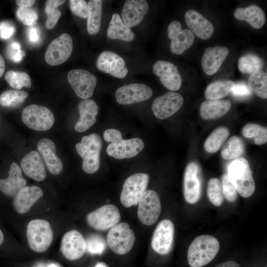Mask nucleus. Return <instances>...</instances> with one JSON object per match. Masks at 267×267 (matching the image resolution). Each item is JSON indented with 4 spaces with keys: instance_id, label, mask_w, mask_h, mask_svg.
I'll return each mask as SVG.
<instances>
[{
    "instance_id": "37998d69",
    "label": "nucleus",
    "mask_w": 267,
    "mask_h": 267,
    "mask_svg": "<svg viewBox=\"0 0 267 267\" xmlns=\"http://www.w3.org/2000/svg\"><path fill=\"white\" fill-rule=\"evenodd\" d=\"M86 241L87 250L90 254H101L106 248L105 240L98 234H91L87 237Z\"/></svg>"
},
{
    "instance_id": "6e6d98bb",
    "label": "nucleus",
    "mask_w": 267,
    "mask_h": 267,
    "mask_svg": "<svg viewBox=\"0 0 267 267\" xmlns=\"http://www.w3.org/2000/svg\"><path fill=\"white\" fill-rule=\"evenodd\" d=\"M5 70V62L3 57L0 54V78L3 75Z\"/></svg>"
},
{
    "instance_id": "3c124183",
    "label": "nucleus",
    "mask_w": 267,
    "mask_h": 267,
    "mask_svg": "<svg viewBox=\"0 0 267 267\" xmlns=\"http://www.w3.org/2000/svg\"><path fill=\"white\" fill-rule=\"evenodd\" d=\"M103 137L106 141L111 143L123 139L122 133L115 129L105 130L103 133Z\"/></svg>"
},
{
    "instance_id": "72a5a7b5",
    "label": "nucleus",
    "mask_w": 267,
    "mask_h": 267,
    "mask_svg": "<svg viewBox=\"0 0 267 267\" xmlns=\"http://www.w3.org/2000/svg\"><path fill=\"white\" fill-rule=\"evenodd\" d=\"M229 135L227 128L222 126L216 129L209 135L204 144L205 150L211 153L217 152Z\"/></svg>"
},
{
    "instance_id": "b1692460",
    "label": "nucleus",
    "mask_w": 267,
    "mask_h": 267,
    "mask_svg": "<svg viewBox=\"0 0 267 267\" xmlns=\"http://www.w3.org/2000/svg\"><path fill=\"white\" fill-rule=\"evenodd\" d=\"M149 6L145 0H128L122 11V18L129 28L139 24L148 11Z\"/></svg>"
},
{
    "instance_id": "4d7b16f0",
    "label": "nucleus",
    "mask_w": 267,
    "mask_h": 267,
    "mask_svg": "<svg viewBox=\"0 0 267 267\" xmlns=\"http://www.w3.org/2000/svg\"><path fill=\"white\" fill-rule=\"evenodd\" d=\"M94 267H108L106 264L102 262H98Z\"/></svg>"
},
{
    "instance_id": "c9c22d12",
    "label": "nucleus",
    "mask_w": 267,
    "mask_h": 267,
    "mask_svg": "<svg viewBox=\"0 0 267 267\" xmlns=\"http://www.w3.org/2000/svg\"><path fill=\"white\" fill-rule=\"evenodd\" d=\"M248 87L260 97L267 98V74L262 70L250 75L248 79Z\"/></svg>"
},
{
    "instance_id": "39448f33",
    "label": "nucleus",
    "mask_w": 267,
    "mask_h": 267,
    "mask_svg": "<svg viewBox=\"0 0 267 267\" xmlns=\"http://www.w3.org/2000/svg\"><path fill=\"white\" fill-rule=\"evenodd\" d=\"M149 180V176L145 173H136L129 177L125 181L120 195L122 205L129 208L136 205Z\"/></svg>"
},
{
    "instance_id": "a18cd8bd",
    "label": "nucleus",
    "mask_w": 267,
    "mask_h": 267,
    "mask_svg": "<svg viewBox=\"0 0 267 267\" xmlns=\"http://www.w3.org/2000/svg\"><path fill=\"white\" fill-rule=\"evenodd\" d=\"M6 53L7 58L15 63L21 62L25 55V52L21 49L19 43L16 41H12L9 44Z\"/></svg>"
},
{
    "instance_id": "c03bdc74",
    "label": "nucleus",
    "mask_w": 267,
    "mask_h": 267,
    "mask_svg": "<svg viewBox=\"0 0 267 267\" xmlns=\"http://www.w3.org/2000/svg\"><path fill=\"white\" fill-rule=\"evenodd\" d=\"M16 14L22 23L30 27L35 26L38 18L37 12L31 7H19Z\"/></svg>"
},
{
    "instance_id": "f704fd0d",
    "label": "nucleus",
    "mask_w": 267,
    "mask_h": 267,
    "mask_svg": "<svg viewBox=\"0 0 267 267\" xmlns=\"http://www.w3.org/2000/svg\"><path fill=\"white\" fill-rule=\"evenodd\" d=\"M244 150L245 145L242 139L237 136H232L224 143L221 154L224 160H233L242 156Z\"/></svg>"
},
{
    "instance_id": "20e7f679",
    "label": "nucleus",
    "mask_w": 267,
    "mask_h": 267,
    "mask_svg": "<svg viewBox=\"0 0 267 267\" xmlns=\"http://www.w3.org/2000/svg\"><path fill=\"white\" fill-rule=\"evenodd\" d=\"M26 236L30 248L37 253L46 251L52 243L53 231L49 222L44 220L35 219L27 225Z\"/></svg>"
},
{
    "instance_id": "473e14b6",
    "label": "nucleus",
    "mask_w": 267,
    "mask_h": 267,
    "mask_svg": "<svg viewBox=\"0 0 267 267\" xmlns=\"http://www.w3.org/2000/svg\"><path fill=\"white\" fill-rule=\"evenodd\" d=\"M235 83L231 80H222L209 85L205 91V96L208 100H220L231 92Z\"/></svg>"
},
{
    "instance_id": "1a4fd4ad",
    "label": "nucleus",
    "mask_w": 267,
    "mask_h": 267,
    "mask_svg": "<svg viewBox=\"0 0 267 267\" xmlns=\"http://www.w3.org/2000/svg\"><path fill=\"white\" fill-rule=\"evenodd\" d=\"M138 204L137 216L140 222L146 225L155 223L161 212L158 194L153 190H146Z\"/></svg>"
},
{
    "instance_id": "4be33fe9",
    "label": "nucleus",
    "mask_w": 267,
    "mask_h": 267,
    "mask_svg": "<svg viewBox=\"0 0 267 267\" xmlns=\"http://www.w3.org/2000/svg\"><path fill=\"white\" fill-rule=\"evenodd\" d=\"M26 184L21 169L14 162L10 165L8 177L0 179V191L8 197H14Z\"/></svg>"
},
{
    "instance_id": "cd10ccee",
    "label": "nucleus",
    "mask_w": 267,
    "mask_h": 267,
    "mask_svg": "<svg viewBox=\"0 0 267 267\" xmlns=\"http://www.w3.org/2000/svg\"><path fill=\"white\" fill-rule=\"evenodd\" d=\"M24 173L29 178L37 181L44 180L46 173L42 157L36 151H32L22 159L20 163Z\"/></svg>"
},
{
    "instance_id": "052dcab7",
    "label": "nucleus",
    "mask_w": 267,
    "mask_h": 267,
    "mask_svg": "<svg viewBox=\"0 0 267 267\" xmlns=\"http://www.w3.org/2000/svg\"></svg>"
},
{
    "instance_id": "f257e3e1",
    "label": "nucleus",
    "mask_w": 267,
    "mask_h": 267,
    "mask_svg": "<svg viewBox=\"0 0 267 267\" xmlns=\"http://www.w3.org/2000/svg\"><path fill=\"white\" fill-rule=\"evenodd\" d=\"M220 244L210 235L197 236L189 246L187 259L191 267H202L211 262L218 254Z\"/></svg>"
},
{
    "instance_id": "c756f323",
    "label": "nucleus",
    "mask_w": 267,
    "mask_h": 267,
    "mask_svg": "<svg viewBox=\"0 0 267 267\" xmlns=\"http://www.w3.org/2000/svg\"><path fill=\"white\" fill-rule=\"evenodd\" d=\"M231 106L229 100H208L202 103L200 108L201 117L205 120H214L225 115Z\"/></svg>"
},
{
    "instance_id": "5fc2aeb1",
    "label": "nucleus",
    "mask_w": 267,
    "mask_h": 267,
    "mask_svg": "<svg viewBox=\"0 0 267 267\" xmlns=\"http://www.w3.org/2000/svg\"><path fill=\"white\" fill-rule=\"evenodd\" d=\"M215 267H240L239 264L234 261H228L217 265Z\"/></svg>"
},
{
    "instance_id": "864d4df0",
    "label": "nucleus",
    "mask_w": 267,
    "mask_h": 267,
    "mask_svg": "<svg viewBox=\"0 0 267 267\" xmlns=\"http://www.w3.org/2000/svg\"><path fill=\"white\" fill-rule=\"evenodd\" d=\"M16 3L19 6L22 7H30L35 2V0H17L15 1Z\"/></svg>"
},
{
    "instance_id": "f03ea898",
    "label": "nucleus",
    "mask_w": 267,
    "mask_h": 267,
    "mask_svg": "<svg viewBox=\"0 0 267 267\" xmlns=\"http://www.w3.org/2000/svg\"><path fill=\"white\" fill-rule=\"evenodd\" d=\"M227 175L242 197L247 198L253 194L255 183L250 166L245 158L240 157L233 160L228 166Z\"/></svg>"
},
{
    "instance_id": "a878e982",
    "label": "nucleus",
    "mask_w": 267,
    "mask_h": 267,
    "mask_svg": "<svg viewBox=\"0 0 267 267\" xmlns=\"http://www.w3.org/2000/svg\"><path fill=\"white\" fill-rule=\"evenodd\" d=\"M80 118L76 123L75 130L79 133L89 129L96 122L98 107L96 103L91 99H83L78 105Z\"/></svg>"
},
{
    "instance_id": "a19ab883",
    "label": "nucleus",
    "mask_w": 267,
    "mask_h": 267,
    "mask_svg": "<svg viewBox=\"0 0 267 267\" xmlns=\"http://www.w3.org/2000/svg\"><path fill=\"white\" fill-rule=\"evenodd\" d=\"M65 2L64 0H48L46 1L45 11L47 17L45 27L48 29L53 28L61 15L57 7Z\"/></svg>"
},
{
    "instance_id": "79ce46f5",
    "label": "nucleus",
    "mask_w": 267,
    "mask_h": 267,
    "mask_svg": "<svg viewBox=\"0 0 267 267\" xmlns=\"http://www.w3.org/2000/svg\"><path fill=\"white\" fill-rule=\"evenodd\" d=\"M207 193L209 200L214 205L220 206L222 204L224 196L221 182L218 178H213L209 180Z\"/></svg>"
},
{
    "instance_id": "393cba45",
    "label": "nucleus",
    "mask_w": 267,
    "mask_h": 267,
    "mask_svg": "<svg viewBox=\"0 0 267 267\" xmlns=\"http://www.w3.org/2000/svg\"><path fill=\"white\" fill-rule=\"evenodd\" d=\"M228 54L229 50L225 46L206 48L201 60V66L204 73L208 75L215 74Z\"/></svg>"
},
{
    "instance_id": "de8ad7c7",
    "label": "nucleus",
    "mask_w": 267,
    "mask_h": 267,
    "mask_svg": "<svg viewBox=\"0 0 267 267\" xmlns=\"http://www.w3.org/2000/svg\"><path fill=\"white\" fill-rule=\"evenodd\" d=\"M69 3L71 10L74 14L82 18H88L89 7L85 0H70Z\"/></svg>"
},
{
    "instance_id": "09e8293b",
    "label": "nucleus",
    "mask_w": 267,
    "mask_h": 267,
    "mask_svg": "<svg viewBox=\"0 0 267 267\" xmlns=\"http://www.w3.org/2000/svg\"><path fill=\"white\" fill-rule=\"evenodd\" d=\"M230 92L233 96L242 98L250 96L252 91L246 83L239 82L234 84Z\"/></svg>"
},
{
    "instance_id": "412c9836",
    "label": "nucleus",
    "mask_w": 267,
    "mask_h": 267,
    "mask_svg": "<svg viewBox=\"0 0 267 267\" xmlns=\"http://www.w3.org/2000/svg\"><path fill=\"white\" fill-rule=\"evenodd\" d=\"M43 195L42 189L36 185L26 186L13 197L14 210L19 214L28 212Z\"/></svg>"
},
{
    "instance_id": "423d86ee",
    "label": "nucleus",
    "mask_w": 267,
    "mask_h": 267,
    "mask_svg": "<svg viewBox=\"0 0 267 267\" xmlns=\"http://www.w3.org/2000/svg\"><path fill=\"white\" fill-rule=\"evenodd\" d=\"M135 235L128 223L122 222L114 225L107 235V243L111 250L118 255H124L133 248Z\"/></svg>"
},
{
    "instance_id": "dca6fc26",
    "label": "nucleus",
    "mask_w": 267,
    "mask_h": 267,
    "mask_svg": "<svg viewBox=\"0 0 267 267\" xmlns=\"http://www.w3.org/2000/svg\"><path fill=\"white\" fill-rule=\"evenodd\" d=\"M184 197L185 201L191 204L197 203L201 195L200 170L195 162L186 166L183 181Z\"/></svg>"
},
{
    "instance_id": "e433bc0d",
    "label": "nucleus",
    "mask_w": 267,
    "mask_h": 267,
    "mask_svg": "<svg viewBox=\"0 0 267 267\" xmlns=\"http://www.w3.org/2000/svg\"><path fill=\"white\" fill-rule=\"evenodd\" d=\"M28 95V93L24 90H6L0 95V105L4 107H17L24 102Z\"/></svg>"
},
{
    "instance_id": "aec40b11",
    "label": "nucleus",
    "mask_w": 267,
    "mask_h": 267,
    "mask_svg": "<svg viewBox=\"0 0 267 267\" xmlns=\"http://www.w3.org/2000/svg\"><path fill=\"white\" fill-rule=\"evenodd\" d=\"M144 146L139 138L123 139L111 143L106 148L108 155L117 159L131 158L137 155Z\"/></svg>"
},
{
    "instance_id": "bf43d9fd",
    "label": "nucleus",
    "mask_w": 267,
    "mask_h": 267,
    "mask_svg": "<svg viewBox=\"0 0 267 267\" xmlns=\"http://www.w3.org/2000/svg\"><path fill=\"white\" fill-rule=\"evenodd\" d=\"M46 267H58L55 264H52L48 265Z\"/></svg>"
},
{
    "instance_id": "f8f14e48",
    "label": "nucleus",
    "mask_w": 267,
    "mask_h": 267,
    "mask_svg": "<svg viewBox=\"0 0 267 267\" xmlns=\"http://www.w3.org/2000/svg\"><path fill=\"white\" fill-rule=\"evenodd\" d=\"M175 228L173 222L163 220L156 226L151 239L153 250L160 255H166L172 250Z\"/></svg>"
},
{
    "instance_id": "4c0bfd02",
    "label": "nucleus",
    "mask_w": 267,
    "mask_h": 267,
    "mask_svg": "<svg viewBox=\"0 0 267 267\" xmlns=\"http://www.w3.org/2000/svg\"><path fill=\"white\" fill-rule=\"evenodd\" d=\"M264 66L262 59L256 55L247 54L240 57L238 61L239 71L247 74L252 73L261 70Z\"/></svg>"
},
{
    "instance_id": "ea45409f",
    "label": "nucleus",
    "mask_w": 267,
    "mask_h": 267,
    "mask_svg": "<svg viewBox=\"0 0 267 267\" xmlns=\"http://www.w3.org/2000/svg\"><path fill=\"white\" fill-rule=\"evenodd\" d=\"M5 80L10 87L18 90L24 87L28 88L31 87V79L25 72L8 71L5 73Z\"/></svg>"
},
{
    "instance_id": "13d9d810",
    "label": "nucleus",
    "mask_w": 267,
    "mask_h": 267,
    "mask_svg": "<svg viewBox=\"0 0 267 267\" xmlns=\"http://www.w3.org/2000/svg\"><path fill=\"white\" fill-rule=\"evenodd\" d=\"M3 241L4 235L2 230H1V229H0V245H1L3 243Z\"/></svg>"
},
{
    "instance_id": "603ef678",
    "label": "nucleus",
    "mask_w": 267,
    "mask_h": 267,
    "mask_svg": "<svg viewBox=\"0 0 267 267\" xmlns=\"http://www.w3.org/2000/svg\"><path fill=\"white\" fill-rule=\"evenodd\" d=\"M29 41L33 44H37L40 39V35L38 28L35 26L30 27L27 32Z\"/></svg>"
},
{
    "instance_id": "7c9ffc66",
    "label": "nucleus",
    "mask_w": 267,
    "mask_h": 267,
    "mask_svg": "<svg viewBox=\"0 0 267 267\" xmlns=\"http://www.w3.org/2000/svg\"><path fill=\"white\" fill-rule=\"evenodd\" d=\"M107 37L113 40L131 42L134 39V34L123 21L118 14H113L107 31Z\"/></svg>"
},
{
    "instance_id": "0eeeda50",
    "label": "nucleus",
    "mask_w": 267,
    "mask_h": 267,
    "mask_svg": "<svg viewBox=\"0 0 267 267\" xmlns=\"http://www.w3.org/2000/svg\"><path fill=\"white\" fill-rule=\"evenodd\" d=\"M23 122L29 128L38 131L50 129L54 123V117L48 108L37 104H31L23 110Z\"/></svg>"
},
{
    "instance_id": "5701e85b",
    "label": "nucleus",
    "mask_w": 267,
    "mask_h": 267,
    "mask_svg": "<svg viewBox=\"0 0 267 267\" xmlns=\"http://www.w3.org/2000/svg\"><path fill=\"white\" fill-rule=\"evenodd\" d=\"M184 19L189 30L198 38L207 40L213 35L214 31L213 24L199 12L189 10L184 15Z\"/></svg>"
},
{
    "instance_id": "49530a36",
    "label": "nucleus",
    "mask_w": 267,
    "mask_h": 267,
    "mask_svg": "<svg viewBox=\"0 0 267 267\" xmlns=\"http://www.w3.org/2000/svg\"><path fill=\"white\" fill-rule=\"evenodd\" d=\"M222 186L225 199L230 202H235L237 198V192L229 180L227 174L223 175L222 177Z\"/></svg>"
},
{
    "instance_id": "2eb2a0df",
    "label": "nucleus",
    "mask_w": 267,
    "mask_h": 267,
    "mask_svg": "<svg viewBox=\"0 0 267 267\" xmlns=\"http://www.w3.org/2000/svg\"><path fill=\"white\" fill-rule=\"evenodd\" d=\"M60 251L63 256L69 260L79 259L87 251L86 239L77 230H70L62 236Z\"/></svg>"
},
{
    "instance_id": "ddd939ff",
    "label": "nucleus",
    "mask_w": 267,
    "mask_h": 267,
    "mask_svg": "<svg viewBox=\"0 0 267 267\" xmlns=\"http://www.w3.org/2000/svg\"><path fill=\"white\" fill-rule=\"evenodd\" d=\"M153 93L148 86L139 83L125 85L115 92L117 102L122 105H129L144 101L149 99Z\"/></svg>"
},
{
    "instance_id": "9b49d317",
    "label": "nucleus",
    "mask_w": 267,
    "mask_h": 267,
    "mask_svg": "<svg viewBox=\"0 0 267 267\" xmlns=\"http://www.w3.org/2000/svg\"><path fill=\"white\" fill-rule=\"evenodd\" d=\"M67 79L76 95L86 99L91 97L97 83L96 77L87 70L78 69L71 70Z\"/></svg>"
},
{
    "instance_id": "9d476101",
    "label": "nucleus",
    "mask_w": 267,
    "mask_h": 267,
    "mask_svg": "<svg viewBox=\"0 0 267 267\" xmlns=\"http://www.w3.org/2000/svg\"><path fill=\"white\" fill-rule=\"evenodd\" d=\"M73 41L67 33H63L53 40L45 53L46 62L51 66L60 65L70 56L73 50Z\"/></svg>"
},
{
    "instance_id": "7ed1b4c3",
    "label": "nucleus",
    "mask_w": 267,
    "mask_h": 267,
    "mask_svg": "<svg viewBox=\"0 0 267 267\" xmlns=\"http://www.w3.org/2000/svg\"><path fill=\"white\" fill-rule=\"evenodd\" d=\"M102 145L100 136L95 133L84 136L81 142L76 144V151L83 159L82 169L86 173L91 174L98 170Z\"/></svg>"
},
{
    "instance_id": "4468645a",
    "label": "nucleus",
    "mask_w": 267,
    "mask_h": 267,
    "mask_svg": "<svg viewBox=\"0 0 267 267\" xmlns=\"http://www.w3.org/2000/svg\"><path fill=\"white\" fill-rule=\"evenodd\" d=\"M183 103V98L180 94L170 91L154 100L152 110L156 118L165 119L177 112Z\"/></svg>"
},
{
    "instance_id": "2f4dec72",
    "label": "nucleus",
    "mask_w": 267,
    "mask_h": 267,
    "mask_svg": "<svg viewBox=\"0 0 267 267\" xmlns=\"http://www.w3.org/2000/svg\"><path fill=\"white\" fill-rule=\"evenodd\" d=\"M89 14L87 20V31L89 34L98 33L101 26L102 1L90 0L88 3Z\"/></svg>"
},
{
    "instance_id": "f3484780",
    "label": "nucleus",
    "mask_w": 267,
    "mask_h": 267,
    "mask_svg": "<svg viewBox=\"0 0 267 267\" xmlns=\"http://www.w3.org/2000/svg\"><path fill=\"white\" fill-rule=\"evenodd\" d=\"M168 38L171 40L170 49L175 54L179 55L193 44L194 34L188 29L182 30L180 23L174 21L168 28Z\"/></svg>"
},
{
    "instance_id": "6e6552de",
    "label": "nucleus",
    "mask_w": 267,
    "mask_h": 267,
    "mask_svg": "<svg viewBox=\"0 0 267 267\" xmlns=\"http://www.w3.org/2000/svg\"><path fill=\"white\" fill-rule=\"evenodd\" d=\"M120 219L119 210L113 204L103 205L90 212L86 217L88 225L98 231L110 229L118 224Z\"/></svg>"
},
{
    "instance_id": "58836bf2",
    "label": "nucleus",
    "mask_w": 267,
    "mask_h": 267,
    "mask_svg": "<svg viewBox=\"0 0 267 267\" xmlns=\"http://www.w3.org/2000/svg\"><path fill=\"white\" fill-rule=\"evenodd\" d=\"M242 135L248 138H254L257 145H262L267 142L266 127L254 123H248L242 129Z\"/></svg>"
},
{
    "instance_id": "bb28decb",
    "label": "nucleus",
    "mask_w": 267,
    "mask_h": 267,
    "mask_svg": "<svg viewBox=\"0 0 267 267\" xmlns=\"http://www.w3.org/2000/svg\"><path fill=\"white\" fill-rule=\"evenodd\" d=\"M37 148L50 173L54 175L61 173L63 166L60 159L56 155L54 142L49 138H42L38 143Z\"/></svg>"
},
{
    "instance_id": "a211bd4d",
    "label": "nucleus",
    "mask_w": 267,
    "mask_h": 267,
    "mask_svg": "<svg viewBox=\"0 0 267 267\" xmlns=\"http://www.w3.org/2000/svg\"><path fill=\"white\" fill-rule=\"evenodd\" d=\"M96 66L99 70L119 79L124 78L128 73L123 58L110 51H104L99 55Z\"/></svg>"
},
{
    "instance_id": "c85d7f7f",
    "label": "nucleus",
    "mask_w": 267,
    "mask_h": 267,
    "mask_svg": "<svg viewBox=\"0 0 267 267\" xmlns=\"http://www.w3.org/2000/svg\"><path fill=\"white\" fill-rule=\"evenodd\" d=\"M236 19L245 21L255 29H260L266 21L265 14L263 10L258 5L252 4L245 8L239 7L234 12Z\"/></svg>"
},
{
    "instance_id": "6ab92c4d",
    "label": "nucleus",
    "mask_w": 267,
    "mask_h": 267,
    "mask_svg": "<svg viewBox=\"0 0 267 267\" xmlns=\"http://www.w3.org/2000/svg\"><path fill=\"white\" fill-rule=\"evenodd\" d=\"M154 74L160 78L162 85L172 91L178 90L182 79L178 68L172 63L163 60L156 61L153 66Z\"/></svg>"
},
{
    "instance_id": "8fccbe9b",
    "label": "nucleus",
    "mask_w": 267,
    "mask_h": 267,
    "mask_svg": "<svg viewBox=\"0 0 267 267\" xmlns=\"http://www.w3.org/2000/svg\"><path fill=\"white\" fill-rule=\"evenodd\" d=\"M15 28L10 22L3 21L0 22V38L3 40L9 39L14 33Z\"/></svg>"
}]
</instances>
